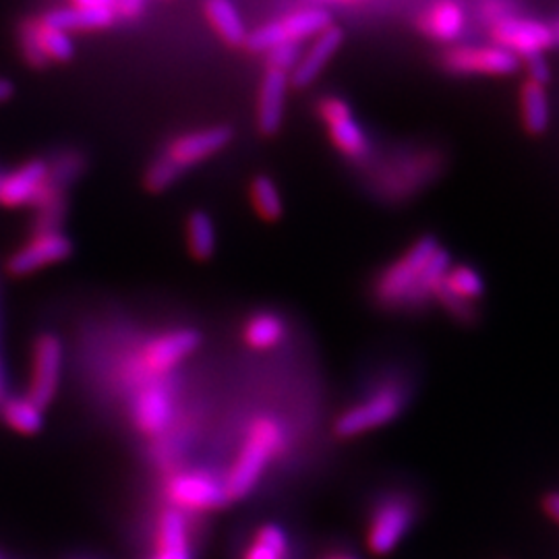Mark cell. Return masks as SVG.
I'll use <instances>...</instances> for the list:
<instances>
[{"mask_svg":"<svg viewBox=\"0 0 559 559\" xmlns=\"http://www.w3.org/2000/svg\"><path fill=\"white\" fill-rule=\"evenodd\" d=\"M41 20L67 34L104 29L117 21L115 9H87V7H64L41 15Z\"/></svg>","mask_w":559,"mask_h":559,"instance_id":"22","label":"cell"},{"mask_svg":"<svg viewBox=\"0 0 559 559\" xmlns=\"http://www.w3.org/2000/svg\"><path fill=\"white\" fill-rule=\"evenodd\" d=\"M284 336H286V323L274 311H260L251 316L242 328L245 344L258 353L276 348Z\"/></svg>","mask_w":559,"mask_h":559,"instance_id":"24","label":"cell"},{"mask_svg":"<svg viewBox=\"0 0 559 559\" xmlns=\"http://www.w3.org/2000/svg\"><path fill=\"white\" fill-rule=\"evenodd\" d=\"M300 55H302L300 44H280V46H274L272 50L265 52L267 69H276V71L290 75V71L299 62Z\"/></svg>","mask_w":559,"mask_h":559,"instance_id":"31","label":"cell"},{"mask_svg":"<svg viewBox=\"0 0 559 559\" xmlns=\"http://www.w3.org/2000/svg\"><path fill=\"white\" fill-rule=\"evenodd\" d=\"M419 27L431 40H459L466 27V15L456 0H440L420 15Z\"/></svg>","mask_w":559,"mask_h":559,"instance_id":"20","label":"cell"},{"mask_svg":"<svg viewBox=\"0 0 559 559\" xmlns=\"http://www.w3.org/2000/svg\"><path fill=\"white\" fill-rule=\"evenodd\" d=\"M332 25V17L323 9H300L284 15L282 20L270 21L258 27L253 34H247V48L253 52H267L280 44H300L313 40L323 29Z\"/></svg>","mask_w":559,"mask_h":559,"instance_id":"7","label":"cell"},{"mask_svg":"<svg viewBox=\"0 0 559 559\" xmlns=\"http://www.w3.org/2000/svg\"><path fill=\"white\" fill-rule=\"evenodd\" d=\"M288 551L290 543L278 524H263L255 531L242 559H288Z\"/></svg>","mask_w":559,"mask_h":559,"instance_id":"29","label":"cell"},{"mask_svg":"<svg viewBox=\"0 0 559 559\" xmlns=\"http://www.w3.org/2000/svg\"><path fill=\"white\" fill-rule=\"evenodd\" d=\"M445 73L468 78V75H491L503 78L519 71L520 59L506 48L491 46H454L448 48L440 59Z\"/></svg>","mask_w":559,"mask_h":559,"instance_id":"9","label":"cell"},{"mask_svg":"<svg viewBox=\"0 0 559 559\" xmlns=\"http://www.w3.org/2000/svg\"><path fill=\"white\" fill-rule=\"evenodd\" d=\"M288 73L276 69H267L261 78L260 94H258V127L265 138L276 135L284 120L286 94H288Z\"/></svg>","mask_w":559,"mask_h":559,"instance_id":"19","label":"cell"},{"mask_svg":"<svg viewBox=\"0 0 559 559\" xmlns=\"http://www.w3.org/2000/svg\"><path fill=\"white\" fill-rule=\"evenodd\" d=\"M0 559H2V558H0Z\"/></svg>","mask_w":559,"mask_h":559,"instance_id":"41","label":"cell"},{"mask_svg":"<svg viewBox=\"0 0 559 559\" xmlns=\"http://www.w3.org/2000/svg\"><path fill=\"white\" fill-rule=\"evenodd\" d=\"M417 519V501L396 491L381 498L367 522V547L373 556H388L406 537Z\"/></svg>","mask_w":559,"mask_h":559,"instance_id":"5","label":"cell"},{"mask_svg":"<svg viewBox=\"0 0 559 559\" xmlns=\"http://www.w3.org/2000/svg\"><path fill=\"white\" fill-rule=\"evenodd\" d=\"M249 193H251V203H253L255 212L263 221H278L280 216L284 214V201L280 195L278 185L267 175H260L251 180Z\"/></svg>","mask_w":559,"mask_h":559,"instance_id":"30","label":"cell"},{"mask_svg":"<svg viewBox=\"0 0 559 559\" xmlns=\"http://www.w3.org/2000/svg\"><path fill=\"white\" fill-rule=\"evenodd\" d=\"M201 346V334L191 328L164 332L147 340L133 360L131 373L141 380H156L170 373L180 362L189 359Z\"/></svg>","mask_w":559,"mask_h":559,"instance_id":"6","label":"cell"},{"mask_svg":"<svg viewBox=\"0 0 559 559\" xmlns=\"http://www.w3.org/2000/svg\"><path fill=\"white\" fill-rule=\"evenodd\" d=\"M48 180V162L29 160L0 179V203L7 207L34 205Z\"/></svg>","mask_w":559,"mask_h":559,"instance_id":"17","label":"cell"},{"mask_svg":"<svg viewBox=\"0 0 559 559\" xmlns=\"http://www.w3.org/2000/svg\"><path fill=\"white\" fill-rule=\"evenodd\" d=\"M342 40H344V34L336 25H330L328 29L321 32L320 36H316L309 44V48L300 55L297 67L290 71V75H288L290 85L302 90L318 80L321 71L328 67V62L334 59V55L338 52Z\"/></svg>","mask_w":559,"mask_h":559,"instance_id":"18","label":"cell"},{"mask_svg":"<svg viewBox=\"0 0 559 559\" xmlns=\"http://www.w3.org/2000/svg\"><path fill=\"white\" fill-rule=\"evenodd\" d=\"M440 168V158L436 154H425L420 156H406L400 160L388 162L381 168L380 177L376 179V185L381 191L383 198L388 200H404L417 193L423 185L436 177Z\"/></svg>","mask_w":559,"mask_h":559,"instance_id":"12","label":"cell"},{"mask_svg":"<svg viewBox=\"0 0 559 559\" xmlns=\"http://www.w3.org/2000/svg\"><path fill=\"white\" fill-rule=\"evenodd\" d=\"M528 78L533 81V83H539V85H547L549 80H551V73H549V67H547V62L540 59V57H533V59H528Z\"/></svg>","mask_w":559,"mask_h":559,"instance_id":"33","label":"cell"},{"mask_svg":"<svg viewBox=\"0 0 559 559\" xmlns=\"http://www.w3.org/2000/svg\"><path fill=\"white\" fill-rule=\"evenodd\" d=\"M338 2H357V0H338Z\"/></svg>","mask_w":559,"mask_h":559,"instance_id":"40","label":"cell"},{"mask_svg":"<svg viewBox=\"0 0 559 559\" xmlns=\"http://www.w3.org/2000/svg\"><path fill=\"white\" fill-rule=\"evenodd\" d=\"M60 367H62V346L52 334H41L34 344L32 357V381L29 396L41 411L55 400L59 390Z\"/></svg>","mask_w":559,"mask_h":559,"instance_id":"15","label":"cell"},{"mask_svg":"<svg viewBox=\"0 0 559 559\" xmlns=\"http://www.w3.org/2000/svg\"><path fill=\"white\" fill-rule=\"evenodd\" d=\"M143 11V0H117L115 13L124 20H138Z\"/></svg>","mask_w":559,"mask_h":559,"instance_id":"34","label":"cell"},{"mask_svg":"<svg viewBox=\"0 0 559 559\" xmlns=\"http://www.w3.org/2000/svg\"><path fill=\"white\" fill-rule=\"evenodd\" d=\"M21 55L34 69H46L52 62H67L75 57V41L71 34L41 20L23 21L20 25Z\"/></svg>","mask_w":559,"mask_h":559,"instance_id":"10","label":"cell"},{"mask_svg":"<svg viewBox=\"0 0 559 559\" xmlns=\"http://www.w3.org/2000/svg\"><path fill=\"white\" fill-rule=\"evenodd\" d=\"M286 448L284 427L274 417H260L247 429L239 456L233 462L224 487L230 501L245 500L260 483L267 464Z\"/></svg>","mask_w":559,"mask_h":559,"instance_id":"3","label":"cell"},{"mask_svg":"<svg viewBox=\"0 0 559 559\" xmlns=\"http://www.w3.org/2000/svg\"><path fill=\"white\" fill-rule=\"evenodd\" d=\"M71 251H73V242L60 230L40 233V235H34L9 258L7 272L13 276H29L48 265L67 260Z\"/></svg>","mask_w":559,"mask_h":559,"instance_id":"14","label":"cell"},{"mask_svg":"<svg viewBox=\"0 0 559 559\" xmlns=\"http://www.w3.org/2000/svg\"><path fill=\"white\" fill-rule=\"evenodd\" d=\"M436 295H445V297L475 305L485 295V282L480 278L479 272L471 265H464V263L450 265V270L445 272V276H443L438 290H436Z\"/></svg>","mask_w":559,"mask_h":559,"instance_id":"23","label":"cell"},{"mask_svg":"<svg viewBox=\"0 0 559 559\" xmlns=\"http://www.w3.org/2000/svg\"><path fill=\"white\" fill-rule=\"evenodd\" d=\"M0 417L21 436H36L44 425L40 406H36L29 399L2 400Z\"/></svg>","mask_w":559,"mask_h":559,"instance_id":"27","label":"cell"},{"mask_svg":"<svg viewBox=\"0 0 559 559\" xmlns=\"http://www.w3.org/2000/svg\"><path fill=\"white\" fill-rule=\"evenodd\" d=\"M320 119L325 122L330 140L348 160L362 162L371 156V143L367 140L353 108L338 96H325L318 104Z\"/></svg>","mask_w":559,"mask_h":559,"instance_id":"11","label":"cell"},{"mask_svg":"<svg viewBox=\"0 0 559 559\" xmlns=\"http://www.w3.org/2000/svg\"><path fill=\"white\" fill-rule=\"evenodd\" d=\"M321 559H359L357 556H353V554H348V551H330V554H325Z\"/></svg>","mask_w":559,"mask_h":559,"instance_id":"38","label":"cell"},{"mask_svg":"<svg viewBox=\"0 0 559 559\" xmlns=\"http://www.w3.org/2000/svg\"><path fill=\"white\" fill-rule=\"evenodd\" d=\"M205 17L222 40L240 46L247 40V29L233 0H205Z\"/></svg>","mask_w":559,"mask_h":559,"instance_id":"26","label":"cell"},{"mask_svg":"<svg viewBox=\"0 0 559 559\" xmlns=\"http://www.w3.org/2000/svg\"><path fill=\"white\" fill-rule=\"evenodd\" d=\"M543 508H545V512H547L551 519L559 522V493H549V496L543 500Z\"/></svg>","mask_w":559,"mask_h":559,"instance_id":"35","label":"cell"},{"mask_svg":"<svg viewBox=\"0 0 559 559\" xmlns=\"http://www.w3.org/2000/svg\"><path fill=\"white\" fill-rule=\"evenodd\" d=\"M233 141V129L226 124L203 127L168 141L160 154L147 166L143 182L150 191L160 193L182 179L193 166L216 156Z\"/></svg>","mask_w":559,"mask_h":559,"instance_id":"2","label":"cell"},{"mask_svg":"<svg viewBox=\"0 0 559 559\" xmlns=\"http://www.w3.org/2000/svg\"><path fill=\"white\" fill-rule=\"evenodd\" d=\"M173 415H175L173 392L160 383L145 385L131 406V419L135 429L150 438L164 433L173 423Z\"/></svg>","mask_w":559,"mask_h":559,"instance_id":"16","label":"cell"},{"mask_svg":"<svg viewBox=\"0 0 559 559\" xmlns=\"http://www.w3.org/2000/svg\"><path fill=\"white\" fill-rule=\"evenodd\" d=\"M480 13H483L485 20L491 21V25H493L500 20L512 17L514 15V4H512V0H485L480 4Z\"/></svg>","mask_w":559,"mask_h":559,"instance_id":"32","label":"cell"},{"mask_svg":"<svg viewBox=\"0 0 559 559\" xmlns=\"http://www.w3.org/2000/svg\"><path fill=\"white\" fill-rule=\"evenodd\" d=\"M520 115L522 124L531 135H543L549 127L551 112H549V98L545 87L539 83L526 81L520 90Z\"/></svg>","mask_w":559,"mask_h":559,"instance_id":"25","label":"cell"},{"mask_svg":"<svg viewBox=\"0 0 559 559\" xmlns=\"http://www.w3.org/2000/svg\"><path fill=\"white\" fill-rule=\"evenodd\" d=\"M166 500L179 512H212L221 510L230 498L226 493L224 479L205 471L179 473L164 487Z\"/></svg>","mask_w":559,"mask_h":559,"instance_id":"8","label":"cell"},{"mask_svg":"<svg viewBox=\"0 0 559 559\" xmlns=\"http://www.w3.org/2000/svg\"><path fill=\"white\" fill-rule=\"evenodd\" d=\"M450 265V253L441 247L440 240L420 237L381 272L373 286V299L385 309L420 307L436 297Z\"/></svg>","mask_w":559,"mask_h":559,"instance_id":"1","label":"cell"},{"mask_svg":"<svg viewBox=\"0 0 559 559\" xmlns=\"http://www.w3.org/2000/svg\"><path fill=\"white\" fill-rule=\"evenodd\" d=\"M13 96V83L0 78V102L9 100Z\"/></svg>","mask_w":559,"mask_h":559,"instance_id":"37","label":"cell"},{"mask_svg":"<svg viewBox=\"0 0 559 559\" xmlns=\"http://www.w3.org/2000/svg\"><path fill=\"white\" fill-rule=\"evenodd\" d=\"M491 36L496 46L506 48L514 57L533 59L543 50L556 44L554 27L535 20H520L516 15L506 17L491 25Z\"/></svg>","mask_w":559,"mask_h":559,"instance_id":"13","label":"cell"},{"mask_svg":"<svg viewBox=\"0 0 559 559\" xmlns=\"http://www.w3.org/2000/svg\"><path fill=\"white\" fill-rule=\"evenodd\" d=\"M150 559H193L185 512L166 510L158 520L156 551Z\"/></svg>","mask_w":559,"mask_h":559,"instance_id":"21","label":"cell"},{"mask_svg":"<svg viewBox=\"0 0 559 559\" xmlns=\"http://www.w3.org/2000/svg\"><path fill=\"white\" fill-rule=\"evenodd\" d=\"M4 399V371H2V362H0V400Z\"/></svg>","mask_w":559,"mask_h":559,"instance_id":"39","label":"cell"},{"mask_svg":"<svg viewBox=\"0 0 559 559\" xmlns=\"http://www.w3.org/2000/svg\"><path fill=\"white\" fill-rule=\"evenodd\" d=\"M75 7H87V9H115L117 0H73Z\"/></svg>","mask_w":559,"mask_h":559,"instance_id":"36","label":"cell"},{"mask_svg":"<svg viewBox=\"0 0 559 559\" xmlns=\"http://www.w3.org/2000/svg\"><path fill=\"white\" fill-rule=\"evenodd\" d=\"M408 404V390L402 381L381 383L376 392L342 411L334 423L340 440H353L399 419Z\"/></svg>","mask_w":559,"mask_h":559,"instance_id":"4","label":"cell"},{"mask_svg":"<svg viewBox=\"0 0 559 559\" xmlns=\"http://www.w3.org/2000/svg\"><path fill=\"white\" fill-rule=\"evenodd\" d=\"M216 242H218V233L212 216L203 210H195L187 218V245L191 255L195 260H210L216 251Z\"/></svg>","mask_w":559,"mask_h":559,"instance_id":"28","label":"cell"}]
</instances>
